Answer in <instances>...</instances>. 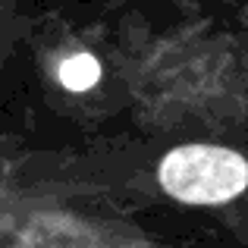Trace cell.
<instances>
[{"label":"cell","instance_id":"1","mask_svg":"<svg viewBox=\"0 0 248 248\" xmlns=\"http://www.w3.org/2000/svg\"><path fill=\"white\" fill-rule=\"evenodd\" d=\"M157 176L182 204H226L248 188V160L223 145H179L160 160Z\"/></svg>","mask_w":248,"mask_h":248},{"label":"cell","instance_id":"2","mask_svg":"<svg viewBox=\"0 0 248 248\" xmlns=\"http://www.w3.org/2000/svg\"><path fill=\"white\" fill-rule=\"evenodd\" d=\"M57 79L69 91H88L101 82V63H97V57H91V54L82 50V54H73L60 63Z\"/></svg>","mask_w":248,"mask_h":248}]
</instances>
